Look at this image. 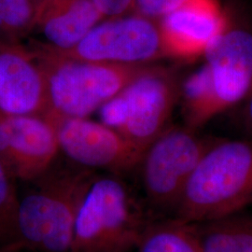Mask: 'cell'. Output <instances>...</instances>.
<instances>
[{
	"label": "cell",
	"instance_id": "1",
	"mask_svg": "<svg viewBox=\"0 0 252 252\" xmlns=\"http://www.w3.org/2000/svg\"><path fill=\"white\" fill-rule=\"evenodd\" d=\"M95 177L81 167L53 171L19 201L14 232L0 252H69L81 203Z\"/></svg>",
	"mask_w": 252,
	"mask_h": 252
},
{
	"label": "cell",
	"instance_id": "2",
	"mask_svg": "<svg viewBox=\"0 0 252 252\" xmlns=\"http://www.w3.org/2000/svg\"><path fill=\"white\" fill-rule=\"evenodd\" d=\"M252 204V141L214 140L190 175L172 216L200 223Z\"/></svg>",
	"mask_w": 252,
	"mask_h": 252
},
{
	"label": "cell",
	"instance_id": "3",
	"mask_svg": "<svg viewBox=\"0 0 252 252\" xmlns=\"http://www.w3.org/2000/svg\"><path fill=\"white\" fill-rule=\"evenodd\" d=\"M33 49L47 81L48 111L43 118H86L151 65L81 61L40 44Z\"/></svg>",
	"mask_w": 252,
	"mask_h": 252
},
{
	"label": "cell",
	"instance_id": "4",
	"mask_svg": "<svg viewBox=\"0 0 252 252\" xmlns=\"http://www.w3.org/2000/svg\"><path fill=\"white\" fill-rule=\"evenodd\" d=\"M148 221L117 175H95L79 209L69 252H129Z\"/></svg>",
	"mask_w": 252,
	"mask_h": 252
},
{
	"label": "cell",
	"instance_id": "5",
	"mask_svg": "<svg viewBox=\"0 0 252 252\" xmlns=\"http://www.w3.org/2000/svg\"><path fill=\"white\" fill-rule=\"evenodd\" d=\"M180 83L174 70L151 64L99 108L101 122L145 153L169 126L180 99Z\"/></svg>",
	"mask_w": 252,
	"mask_h": 252
},
{
	"label": "cell",
	"instance_id": "6",
	"mask_svg": "<svg viewBox=\"0 0 252 252\" xmlns=\"http://www.w3.org/2000/svg\"><path fill=\"white\" fill-rule=\"evenodd\" d=\"M213 142L185 126H168L147 148L138 165L148 204L173 215L190 175Z\"/></svg>",
	"mask_w": 252,
	"mask_h": 252
},
{
	"label": "cell",
	"instance_id": "7",
	"mask_svg": "<svg viewBox=\"0 0 252 252\" xmlns=\"http://www.w3.org/2000/svg\"><path fill=\"white\" fill-rule=\"evenodd\" d=\"M52 51L75 60L126 64H152L167 58L159 22L137 14L102 21L72 49Z\"/></svg>",
	"mask_w": 252,
	"mask_h": 252
},
{
	"label": "cell",
	"instance_id": "8",
	"mask_svg": "<svg viewBox=\"0 0 252 252\" xmlns=\"http://www.w3.org/2000/svg\"><path fill=\"white\" fill-rule=\"evenodd\" d=\"M56 129L59 148L87 169L121 175L136 168L144 153L116 130L86 118H45Z\"/></svg>",
	"mask_w": 252,
	"mask_h": 252
},
{
	"label": "cell",
	"instance_id": "9",
	"mask_svg": "<svg viewBox=\"0 0 252 252\" xmlns=\"http://www.w3.org/2000/svg\"><path fill=\"white\" fill-rule=\"evenodd\" d=\"M60 151L55 126L36 116L0 121V162L13 180L33 182L49 171Z\"/></svg>",
	"mask_w": 252,
	"mask_h": 252
},
{
	"label": "cell",
	"instance_id": "10",
	"mask_svg": "<svg viewBox=\"0 0 252 252\" xmlns=\"http://www.w3.org/2000/svg\"><path fill=\"white\" fill-rule=\"evenodd\" d=\"M48 111L45 74L36 52L20 42L0 43V112L4 117H44Z\"/></svg>",
	"mask_w": 252,
	"mask_h": 252
},
{
	"label": "cell",
	"instance_id": "11",
	"mask_svg": "<svg viewBox=\"0 0 252 252\" xmlns=\"http://www.w3.org/2000/svg\"><path fill=\"white\" fill-rule=\"evenodd\" d=\"M158 22L166 57L188 62L204 57L230 24L218 0H187Z\"/></svg>",
	"mask_w": 252,
	"mask_h": 252
},
{
	"label": "cell",
	"instance_id": "12",
	"mask_svg": "<svg viewBox=\"0 0 252 252\" xmlns=\"http://www.w3.org/2000/svg\"><path fill=\"white\" fill-rule=\"evenodd\" d=\"M220 114L248 98L252 90V33L231 27L215 39L204 55Z\"/></svg>",
	"mask_w": 252,
	"mask_h": 252
},
{
	"label": "cell",
	"instance_id": "13",
	"mask_svg": "<svg viewBox=\"0 0 252 252\" xmlns=\"http://www.w3.org/2000/svg\"><path fill=\"white\" fill-rule=\"evenodd\" d=\"M105 17L91 0H39L31 33L54 51L72 49Z\"/></svg>",
	"mask_w": 252,
	"mask_h": 252
},
{
	"label": "cell",
	"instance_id": "14",
	"mask_svg": "<svg viewBox=\"0 0 252 252\" xmlns=\"http://www.w3.org/2000/svg\"><path fill=\"white\" fill-rule=\"evenodd\" d=\"M202 252H252V218L239 213L192 223Z\"/></svg>",
	"mask_w": 252,
	"mask_h": 252
},
{
	"label": "cell",
	"instance_id": "15",
	"mask_svg": "<svg viewBox=\"0 0 252 252\" xmlns=\"http://www.w3.org/2000/svg\"><path fill=\"white\" fill-rule=\"evenodd\" d=\"M179 102L184 126L195 131L220 115L207 63L181 81Z\"/></svg>",
	"mask_w": 252,
	"mask_h": 252
},
{
	"label": "cell",
	"instance_id": "16",
	"mask_svg": "<svg viewBox=\"0 0 252 252\" xmlns=\"http://www.w3.org/2000/svg\"><path fill=\"white\" fill-rule=\"evenodd\" d=\"M135 249L138 252H202L194 225L173 216L149 220Z\"/></svg>",
	"mask_w": 252,
	"mask_h": 252
},
{
	"label": "cell",
	"instance_id": "17",
	"mask_svg": "<svg viewBox=\"0 0 252 252\" xmlns=\"http://www.w3.org/2000/svg\"><path fill=\"white\" fill-rule=\"evenodd\" d=\"M39 0H0V43H16L31 33Z\"/></svg>",
	"mask_w": 252,
	"mask_h": 252
},
{
	"label": "cell",
	"instance_id": "18",
	"mask_svg": "<svg viewBox=\"0 0 252 252\" xmlns=\"http://www.w3.org/2000/svg\"><path fill=\"white\" fill-rule=\"evenodd\" d=\"M19 201L13 179L0 162V251L9 244L12 237Z\"/></svg>",
	"mask_w": 252,
	"mask_h": 252
},
{
	"label": "cell",
	"instance_id": "19",
	"mask_svg": "<svg viewBox=\"0 0 252 252\" xmlns=\"http://www.w3.org/2000/svg\"><path fill=\"white\" fill-rule=\"evenodd\" d=\"M187 0H133L132 14H137L153 20H160Z\"/></svg>",
	"mask_w": 252,
	"mask_h": 252
},
{
	"label": "cell",
	"instance_id": "20",
	"mask_svg": "<svg viewBox=\"0 0 252 252\" xmlns=\"http://www.w3.org/2000/svg\"><path fill=\"white\" fill-rule=\"evenodd\" d=\"M105 18H117L132 14L133 0H91Z\"/></svg>",
	"mask_w": 252,
	"mask_h": 252
},
{
	"label": "cell",
	"instance_id": "21",
	"mask_svg": "<svg viewBox=\"0 0 252 252\" xmlns=\"http://www.w3.org/2000/svg\"><path fill=\"white\" fill-rule=\"evenodd\" d=\"M248 114H249V119L251 122V125L252 126V90L250 94V95L248 96Z\"/></svg>",
	"mask_w": 252,
	"mask_h": 252
},
{
	"label": "cell",
	"instance_id": "22",
	"mask_svg": "<svg viewBox=\"0 0 252 252\" xmlns=\"http://www.w3.org/2000/svg\"><path fill=\"white\" fill-rule=\"evenodd\" d=\"M3 118H4V116H3V115H2V113L0 112V121H1Z\"/></svg>",
	"mask_w": 252,
	"mask_h": 252
}]
</instances>
